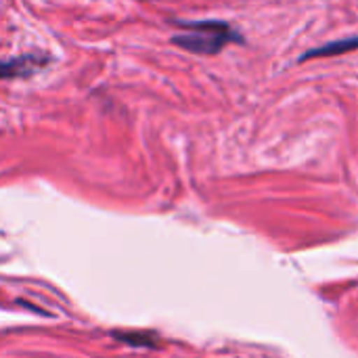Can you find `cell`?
<instances>
[{
	"label": "cell",
	"mask_w": 358,
	"mask_h": 358,
	"mask_svg": "<svg viewBox=\"0 0 358 358\" xmlns=\"http://www.w3.org/2000/svg\"><path fill=\"white\" fill-rule=\"evenodd\" d=\"M178 25L182 31L172 42L195 55H216L231 42H243L241 34L224 21H180Z\"/></svg>",
	"instance_id": "cell-1"
},
{
	"label": "cell",
	"mask_w": 358,
	"mask_h": 358,
	"mask_svg": "<svg viewBox=\"0 0 358 358\" xmlns=\"http://www.w3.org/2000/svg\"><path fill=\"white\" fill-rule=\"evenodd\" d=\"M358 48V38H344V40H336L327 46H319V48H313L308 52H304L302 59H315V57H334V55H340V52H348V50H355Z\"/></svg>",
	"instance_id": "cell-2"
},
{
	"label": "cell",
	"mask_w": 358,
	"mask_h": 358,
	"mask_svg": "<svg viewBox=\"0 0 358 358\" xmlns=\"http://www.w3.org/2000/svg\"><path fill=\"white\" fill-rule=\"evenodd\" d=\"M34 69V57H23L17 61H0V78H13V76H23Z\"/></svg>",
	"instance_id": "cell-3"
}]
</instances>
